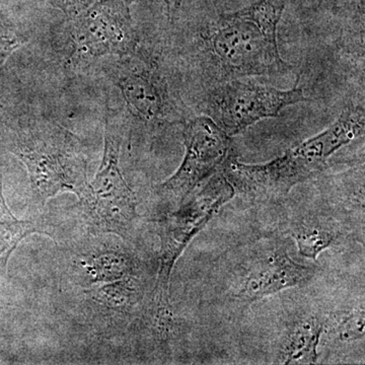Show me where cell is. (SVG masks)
Segmentation results:
<instances>
[{"mask_svg":"<svg viewBox=\"0 0 365 365\" xmlns=\"http://www.w3.org/2000/svg\"><path fill=\"white\" fill-rule=\"evenodd\" d=\"M364 108L351 106L326 130L289 148L281 157L250 165L228 155L222 172L235 193L253 198H279L325 170L329 158L364 135Z\"/></svg>","mask_w":365,"mask_h":365,"instance_id":"obj_1","label":"cell"},{"mask_svg":"<svg viewBox=\"0 0 365 365\" xmlns=\"http://www.w3.org/2000/svg\"><path fill=\"white\" fill-rule=\"evenodd\" d=\"M285 6V0H257L240 11L220 14L206 45L223 78L279 76L292 71L277 42Z\"/></svg>","mask_w":365,"mask_h":365,"instance_id":"obj_2","label":"cell"},{"mask_svg":"<svg viewBox=\"0 0 365 365\" xmlns=\"http://www.w3.org/2000/svg\"><path fill=\"white\" fill-rule=\"evenodd\" d=\"M11 151L28 170L36 198L45 203L63 192L81 197L88 165L81 140L55 122L37 121L19 134Z\"/></svg>","mask_w":365,"mask_h":365,"instance_id":"obj_3","label":"cell"},{"mask_svg":"<svg viewBox=\"0 0 365 365\" xmlns=\"http://www.w3.org/2000/svg\"><path fill=\"white\" fill-rule=\"evenodd\" d=\"M235 195L234 187L220 170L185 199L175 212L160 222V253L155 300L160 307H169L170 279L173 268L196 237L216 213Z\"/></svg>","mask_w":365,"mask_h":365,"instance_id":"obj_4","label":"cell"},{"mask_svg":"<svg viewBox=\"0 0 365 365\" xmlns=\"http://www.w3.org/2000/svg\"><path fill=\"white\" fill-rule=\"evenodd\" d=\"M119 131L116 117L107 109L102 163L78 199L93 232L125 237L136 220V198L120 169Z\"/></svg>","mask_w":365,"mask_h":365,"instance_id":"obj_5","label":"cell"},{"mask_svg":"<svg viewBox=\"0 0 365 365\" xmlns=\"http://www.w3.org/2000/svg\"><path fill=\"white\" fill-rule=\"evenodd\" d=\"M297 86L279 90L253 81L227 79L209 93L206 108L210 117L228 136L237 135L267 118L279 116L289 106L309 102Z\"/></svg>","mask_w":365,"mask_h":365,"instance_id":"obj_6","label":"cell"},{"mask_svg":"<svg viewBox=\"0 0 365 365\" xmlns=\"http://www.w3.org/2000/svg\"><path fill=\"white\" fill-rule=\"evenodd\" d=\"M182 136L186 151L181 165L158 187L160 194L179 205L222 169L232 143L230 136L208 116L190 120L185 125Z\"/></svg>","mask_w":365,"mask_h":365,"instance_id":"obj_7","label":"cell"},{"mask_svg":"<svg viewBox=\"0 0 365 365\" xmlns=\"http://www.w3.org/2000/svg\"><path fill=\"white\" fill-rule=\"evenodd\" d=\"M71 23L76 51L83 56L124 57L137 52L130 9L123 0H100Z\"/></svg>","mask_w":365,"mask_h":365,"instance_id":"obj_8","label":"cell"},{"mask_svg":"<svg viewBox=\"0 0 365 365\" xmlns=\"http://www.w3.org/2000/svg\"><path fill=\"white\" fill-rule=\"evenodd\" d=\"M122 58L112 78L132 116L146 122L165 116L167 91L155 67L137 52Z\"/></svg>","mask_w":365,"mask_h":365,"instance_id":"obj_9","label":"cell"},{"mask_svg":"<svg viewBox=\"0 0 365 365\" xmlns=\"http://www.w3.org/2000/svg\"><path fill=\"white\" fill-rule=\"evenodd\" d=\"M314 275L313 268L300 265L287 252L278 250L249 269L237 295L246 302H256L288 288L307 284Z\"/></svg>","mask_w":365,"mask_h":365,"instance_id":"obj_10","label":"cell"},{"mask_svg":"<svg viewBox=\"0 0 365 365\" xmlns=\"http://www.w3.org/2000/svg\"><path fill=\"white\" fill-rule=\"evenodd\" d=\"M325 321L311 316L300 319L289 329L282 347L280 360L284 364H316L319 359L318 347Z\"/></svg>","mask_w":365,"mask_h":365,"instance_id":"obj_11","label":"cell"},{"mask_svg":"<svg viewBox=\"0 0 365 365\" xmlns=\"http://www.w3.org/2000/svg\"><path fill=\"white\" fill-rule=\"evenodd\" d=\"M83 279L88 284L114 282L136 276V266L128 254L120 251H105L86 255L79 262Z\"/></svg>","mask_w":365,"mask_h":365,"instance_id":"obj_12","label":"cell"},{"mask_svg":"<svg viewBox=\"0 0 365 365\" xmlns=\"http://www.w3.org/2000/svg\"><path fill=\"white\" fill-rule=\"evenodd\" d=\"M292 237L297 242L299 253L304 258L316 260L322 252L332 246L337 234L332 230L312 223L295 227Z\"/></svg>","mask_w":365,"mask_h":365,"instance_id":"obj_13","label":"cell"},{"mask_svg":"<svg viewBox=\"0 0 365 365\" xmlns=\"http://www.w3.org/2000/svg\"><path fill=\"white\" fill-rule=\"evenodd\" d=\"M337 336L343 341L361 339L364 336V311L354 309L341 319L337 326Z\"/></svg>","mask_w":365,"mask_h":365,"instance_id":"obj_14","label":"cell"},{"mask_svg":"<svg viewBox=\"0 0 365 365\" xmlns=\"http://www.w3.org/2000/svg\"><path fill=\"white\" fill-rule=\"evenodd\" d=\"M100 0H49L50 4L66 14L69 21L76 18Z\"/></svg>","mask_w":365,"mask_h":365,"instance_id":"obj_15","label":"cell"},{"mask_svg":"<svg viewBox=\"0 0 365 365\" xmlns=\"http://www.w3.org/2000/svg\"><path fill=\"white\" fill-rule=\"evenodd\" d=\"M24 44H25V41L16 36H0V66H4L9 57Z\"/></svg>","mask_w":365,"mask_h":365,"instance_id":"obj_16","label":"cell"},{"mask_svg":"<svg viewBox=\"0 0 365 365\" xmlns=\"http://www.w3.org/2000/svg\"><path fill=\"white\" fill-rule=\"evenodd\" d=\"M124 2H126L128 6H130V4H134V2L138 1V0H123ZM163 4H165V7H167V14L168 16L170 18V0H163Z\"/></svg>","mask_w":365,"mask_h":365,"instance_id":"obj_17","label":"cell"}]
</instances>
